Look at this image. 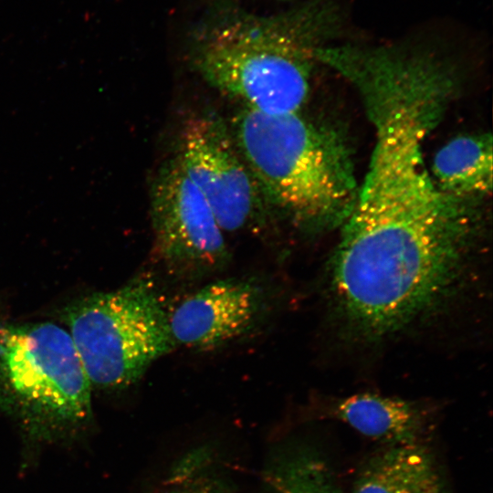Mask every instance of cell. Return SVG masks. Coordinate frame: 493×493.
Wrapping results in <instances>:
<instances>
[{
	"label": "cell",
	"mask_w": 493,
	"mask_h": 493,
	"mask_svg": "<svg viewBox=\"0 0 493 493\" xmlns=\"http://www.w3.org/2000/svg\"><path fill=\"white\" fill-rule=\"evenodd\" d=\"M366 113L375 143L341 224L330 281L341 320L377 341L449 296L469 260L478 214L477 200L445 193L425 168L424 142L438 122L428 105L395 96Z\"/></svg>",
	"instance_id": "cell-1"
},
{
	"label": "cell",
	"mask_w": 493,
	"mask_h": 493,
	"mask_svg": "<svg viewBox=\"0 0 493 493\" xmlns=\"http://www.w3.org/2000/svg\"><path fill=\"white\" fill-rule=\"evenodd\" d=\"M342 26L333 0H309L272 15L222 6L196 27L192 61L208 84L246 109L299 112L309 92L319 48Z\"/></svg>",
	"instance_id": "cell-2"
},
{
	"label": "cell",
	"mask_w": 493,
	"mask_h": 493,
	"mask_svg": "<svg viewBox=\"0 0 493 493\" xmlns=\"http://www.w3.org/2000/svg\"><path fill=\"white\" fill-rule=\"evenodd\" d=\"M234 139L263 195L297 226L341 225L359 188L346 142L299 112L244 108Z\"/></svg>",
	"instance_id": "cell-3"
},
{
	"label": "cell",
	"mask_w": 493,
	"mask_h": 493,
	"mask_svg": "<svg viewBox=\"0 0 493 493\" xmlns=\"http://www.w3.org/2000/svg\"><path fill=\"white\" fill-rule=\"evenodd\" d=\"M91 389L67 330L47 321L0 325V411L30 437L82 430L92 417Z\"/></svg>",
	"instance_id": "cell-4"
},
{
	"label": "cell",
	"mask_w": 493,
	"mask_h": 493,
	"mask_svg": "<svg viewBox=\"0 0 493 493\" xmlns=\"http://www.w3.org/2000/svg\"><path fill=\"white\" fill-rule=\"evenodd\" d=\"M64 320L95 388L134 384L176 346L169 311L152 284L141 278L79 299L66 308Z\"/></svg>",
	"instance_id": "cell-5"
},
{
	"label": "cell",
	"mask_w": 493,
	"mask_h": 493,
	"mask_svg": "<svg viewBox=\"0 0 493 493\" xmlns=\"http://www.w3.org/2000/svg\"><path fill=\"white\" fill-rule=\"evenodd\" d=\"M150 207L154 254L170 273L197 278L228 263L224 231L176 159L159 172Z\"/></svg>",
	"instance_id": "cell-6"
},
{
	"label": "cell",
	"mask_w": 493,
	"mask_h": 493,
	"mask_svg": "<svg viewBox=\"0 0 493 493\" xmlns=\"http://www.w3.org/2000/svg\"><path fill=\"white\" fill-rule=\"evenodd\" d=\"M176 160L224 232L257 224L264 195L233 134L219 118L203 114L189 119L182 130Z\"/></svg>",
	"instance_id": "cell-7"
},
{
	"label": "cell",
	"mask_w": 493,
	"mask_h": 493,
	"mask_svg": "<svg viewBox=\"0 0 493 493\" xmlns=\"http://www.w3.org/2000/svg\"><path fill=\"white\" fill-rule=\"evenodd\" d=\"M264 309V293L250 280L226 278L200 288L169 311L175 345L209 350L250 330Z\"/></svg>",
	"instance_id": "cell-8"
},
{
	"label": "cell",
	"mask_w": 493,
	"mask_h": 493,
	"mask_svg": "<svg viewBox=\"0 0 493 493\" xmlns=\"http://www.w3.org/2000/svg\"><path fill=\"white\" fill-rule=\"evenodd\" d=\"M321 413L388 445L421 443L429 424L428 412L419 404L372 393L330 398Z\"/></svg>",
	"instance_id": "cell-9"
},
{
	"label": "cell",
	"mask_w": 493,
	"mask_h": 493,
	"mask_svg": "<svg viewBox=\"0 0 493 493\" xmlns=\"http://www.w3.org/2000/svg\"><path fill=\"white\" fill-rule=\"evenodd\" d=\"M352 493H447L431 452L422 443L388 445L369 458Z\"/></svg>",
	"instance_id": "cell-10"
},
{
	"label": "cell",
	"mask_w": 493,
	"mask_h": 493,
	"mask_svg": "<svg viewBox=\"0 0 493 493\" xmlns=\"http://www.w3.org/2000/svg\"><path fill=\"white\" fill-rule=\"evenodd\" d=\"M492 159L490 136H459L435 153L430 174L445 193L478 200L491 192Z\"/></svg>",
	"instance_id": "cell-11"
},
{
	"label": "cell",
	"mask_w": 493,
	"mask_h": 493,
	"mask_svg": "<svg viewBox=\"0 0 493 493\" xmlns=\"http://www.w3.org/2000/svg\"><path fill=\"white\" fill-rule=\"evenodd\" d=\"M262 478V493H342L325 457L301 443L276 449Z\"/></svg>",
	"instance_id": "cell-12"
},
{
	"label": "cell",
	"mask_w": 493,
	"mask_h": 493,
	"mask_svg": "<svg viewBox=\"0 0 493 493\" xmlns=\"http://www.w3.org/2000/svg\"><path fill=\"white\" fill-rule=\"evenodd\" d=\"M207 449H197L175 464L153 493H233Z\"/></svg>",
	"instance_id": "cell-13"
}]
</instances>
